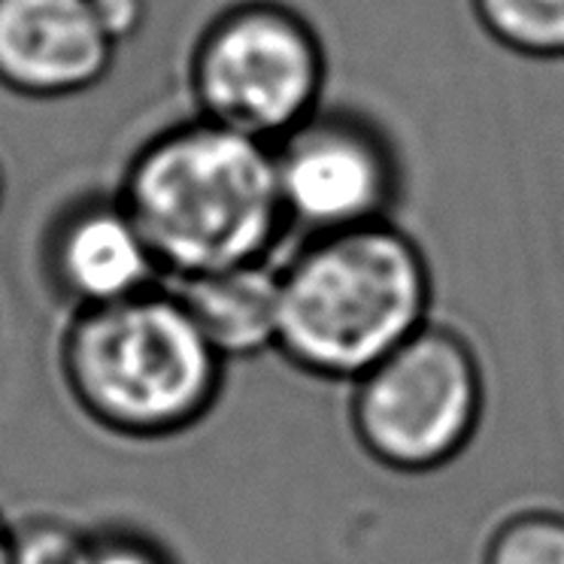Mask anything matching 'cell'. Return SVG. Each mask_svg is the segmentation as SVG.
Masks as SVG:
<instances>
[{
    "instance_id": "cell-1",
    "label": "cell",
    "mask_w": 564,
    "mask_h": 564,
    "mask_svg": "<svg viewBox=\"0 0 564 564\" xmlns=\"http://www.w3.org/2000/svg\"><path fill=\"white\" fill-rule=\"evenodd\" d=\"M112 192L164 282L273 261L292 231L273 147L195 112L143 137Z\"/></svg>"
},
{
    "instance_id": "cell-10",
    "label": "cell",
    "mask_w": 564,
    "mask_h": 564,
    "mask_svg": "<svg viewBox=\"0 0 564 564\" xmlns=\"http://www.w3.org/2000/svg\"><path fill=\"white\" fill-rule=\"evenodd\" d=\"M479 28L522 58H564V0H470Z\"/></svg>"
},
{
    "instance_id": "cell-14",
    "label": "cell",
    "mask_w": 564,
    "mask_h": 564,
    "mask_svg": "<svg viewBox=\"0 0 564 564\" xmlns=\"http://www.w3.org/2000/svg\"><path fill=\"white\" fill-rule=\"evenodd\" d=\"M91 7L119 50L131 43L149 22V0H91Z\"/></svg>"
},
{
    "instance_id": "cell-4",
    "label": "cell",
    "mask_w": 564,
    "mask_h": 564,
    "mask_svg": "<svg viewBox=\"0 0 564 564\" xmlns=\"http://www.w3.org/2000/svg\"><path fill=\"white\" fill-rule=\"evenodd\" d=\"M319 28L285 0H234L197 28L185 88L200 119L276 147L325 107Z\"/></svg>"
},
{
    "instance_id": "cell-2",
    "label": "cell",
    "mask_w": 564,
    "mask_h": 564,
    "mask_svg": "<svg viewBox=\"0 0 564 564\" xmlns=\"http://www.w3.org/2000/svg\"><path fill=\"white\" fill-rule=\"evenodd\" d=\"M425 249L392 221L304 237L280 264V352L292 368L356 382L431 322Z\"/></svg>"
},
{
    "instance_id": "cell-12",
    "label": "cell",
    "mask_w": 564,
    "mask_h": 564,
    "mask_svg": "<svg viewBox=\"0 0 564 564\" xmlns=\"http://www.w3.org/2000/svg\"><path fill=\"white\" fill-rule=\"evenodd\" d=\"M91 528L67 516L31 513L10 522V564H86Z\"/></svg>"
},
{
    "instance_id": "cell-5",
    "label": "cell",
    "mask_w": 564,
    "mask_h": 564,
    "mask_svg": "<svg viewBox=\"0 0 564 564\" xmlns=\"http://www.w3.org/2000/svg\"><path fill=\"white\" fill-rule=\"evenodd\" d=\"M352 386L358 443L394 474H431L455 462L474 441L486 406L474 346L434 322Z\"/></svg>"
},
{
    "instance_id": "cell-13",
    "label": "cell",
    "mask_w": 564,
    "mask_h": 564,
    "mask_svg": "<svg viewBox=\"0 0 564 564\" xmlns=\"http://www.w3.org/2000/svg\"><path fill=\"white\" fill-rule=\"evenodd\" d=\"M86 564H176L161 540L137 528H91V550Z\"/></svg>"
},
{
    "instance_id": "cell-11",
    "label": "cell",
    "mask_w": 564,
    "mask_h": 564,
    "mask_svg": "<svg viewBox=\"0 0 564 564\" xmlns=\"http://www.w3.org/2000/svg\"><path fill=\"white\" fill-rule=\"evenodd\" d=\"M482 564H564V513L534 507L501 519Z\"/></svg>"
},
{
    "instance_id": "cell-3",
    "label": "cell",
    "mask_w": 564,
    "mask_h": 564,
    "mask_svg": "<svg viewBox=\"0 0 564 564\" xmlns=\"http://www.w3.org/2000/svg\"><path fill=\"white\" fill-rule=\"evenodd\" d=\"M55 358L70 404L119 441L180 437L216 410L225 389V361L167 282L70 313Z\"/></svg>"
},
{
    "instance_id": "cell-9",
    "label": "cell",
    "mask_w": 564,
    "mask_h": 564,
    "mask_svg": "<svg viewBox=\"0 0 564 564\" xmlns=\"http://www.w3.org/2000/svg\"><path fill=\"white\" fill-rule=\"evenodd\" d=\"M167 285L225 365L276 349L280 264L258 261Z\"/></svg>"
},
{
    "instance_id": "cell-8",
    "label": "cell",
    "mask_w": 564,
    "mask_h": 564,
    "mask_svg": "<svg viewBox=\"0 0 564 564\" xmlns=\"http://www.w3.org/2000/svg\"><path fill=\"white\" fill-rule=\"evenodd\" d=\"M119 58L91 0H0V88L70 100L107 83Z\"/></svg>"
},
{
    "instance_id": "cell-16",
    "label": "cell",
    "mask_w": 564,
    "mask_h": 564,
    "mask_svg": "<svg viewBox=\"0 0 564 564\" xmlns=\"http://www.w3.org/2000/svg\"><path fill=\"white\" fill-rule=\"evenodd\" d=\"M3 200H7V167H3V159H0V209H3Z\"/></svg>"
},
{
    "instance_id": "cell-7",
    "label": "cell",
    "mask_w": 564,
    "mask_h": 564,
    "mask_svg": "<svg viewBox=\"0 0 564 564\" xmlns=\"http://www.w3.org/2000/svg\"><path fill=\"white\" fill-rule=\"evenodd\" d=\"M40 256L50 289L70 313L110 307L164 282L152 249L116 192L67 200L46 225Z\"/></svg>"
},
{
    "instance_id": "cell-6",
    "label": "cell",
    "mask_w": 564,
    "mask_h": 564,
    "mask_svg": "<svg viewBox=\"0 0 564 564\" xmlns=\"http://www.w3.org/2000/svg\"><path fill=\"white\" fill-rule=\"evenodd\" d=\"M289 228L304 237L392 221L404 171L392 137L365 112L322 107L273 147Z\"/></svg>"
},
{
    "instance_id": "cell-15",
    "label": "cell",
    "mask_w": 564,
    "mask_h": 564,
    "mask_svg": "<svg viewBox=\"0 0 564 564\" xmlns=\"http://www.w3.org/2000/svg\"><path fill=\"white\" fill-rule=\"evenodd\" d=\"M0 564H10V519L0 516Z\"/></svg>"
}]
</instances>
